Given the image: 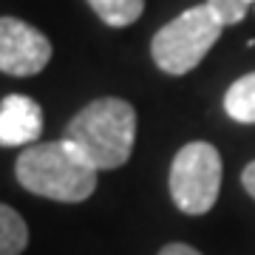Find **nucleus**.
I'll list each match as a JSON object with an SVG mask.
<instances>
[{"mask_svg":"<svg viewBox=\"0 0 255 255\" xmlns=\"http://www.w3.org/2000/svg\"><path fill=\"white\" fill-rule=\"evenodd\" d=\"M207 6H213L216 9V14H219L221 20H224V26H236V23H241L247 14V0H207Z\"/></svg>","mask_w":255,"mask_h":255,"instance_id":"10","label":"nucleus"},{"mask_svg":"<svg viewBox=\"0 0 255 255\" xmlns=\"http://www.w3.org/2000/svg\"><path fill=\"white\" fill-rule=\"evenodd\" d=\"M224 164L221 153L210 142H190L173 156L170 164V196L173 204L187 216H204L216 207L221 190Z\"/></svg>","mask_w":255,"mask_h":255,"instance_id":"4","label":"nucleus"},{"mask_svg":"<svg viewBox=\"0 0 255 255\" xmlns=\"http://www.w3.org/2000/svg\"><path fill=\"white\" fill-rule=\"evenodd\" d=\"M65 139L82 150L97 170H117L130 159L136 139V111L119 97L88 102L65 128Z\"/></svg>","mask_w":255,"mask_h":255,"instance_id":"2","label":"nucleus"},{"mask_svg":"<svg viewBox=\"0 0 255 255\" xmlns=\"http://www.w3.org/2000/svg\"><path fill=\"white\" fill-rule=\"evenodd\" d=\"M241 184H244V190L255 199V162H250L244 167V173H241Z\"/></svg>","mask_w":255,"mask_h":255,"instance_id":"12","label":"nucleus"},{"mask_svg":"<svg viewBox=\"0 0 255 255\" xmlns=\"http://www.w3.org/2000/svg\"><path fill=\"white\" fill-rule=\"evenodd\" d=\"M97 167L68 139L28 145L17 156L14 176L34 196L65 204H80L97 190Z\"/></svg>","mask_w":255,"mask_h":255,"instance_id":"1","label":"nucleus"},{"mask_svg":"<svg viewBox=\"0 0 255 255\" xmlns=\"http://www.w3.org/2000/svg\"><path fill=\"white\" fill-rule=\"evenodd\" d=\"M253 3H255V0H247V6H253Z\"/></svg>","mask_w":255,"mask_h":255,"instance_id":"13","label":"nucleus"},{"mask_svg":"<svg viewBox=\"0 0 255 255\" xmlns=\"http://www.w3.org/2000/svg\"><path fill=\"white\" fill-rule=\"evenodd\" d=\"M51 60V40L26 20L0 17V71L34 77Z\"/></svg>","mask_w":255,"mask_h":255,"instance_id":"5","label":"nucleus"},{"mask_svg":"<svg viewBox=\"0 0 255 255\" xmlns=\"http://www.w3.org/2000/svg\"><path fill=\"white\" fill-rule=\"evenodd\" d=\"M221 28H224V20L216 14L213 6L207 3L190 6L153 34L150 40L153 63L173 77L190 74L210 54V48L219 43Z\"/></svg>","mask_w":255,"mask_h":255,"instance_id":"3","label":"nucleus"},{"mask_svg":"<svg viewBox=\"0 0 255 255\" xmlns=\"http://www.w3.org/2000/svg\"><path fill=\"white\" fill-rule=\"evenodd\" d=\"M28 247V224L14 207L0 204V255H20Z\"/></svg>","mask_w":255,"mask_h":255,"instance_id":"8","label":"nucleus"},{"mask_svg":"<svg viewBox=\"0 0 255 255\" xmlns=\"http://www.w3.org/2000/svg\"><path fill=\"white\" fill-rule=\"evenodd\" d=\"M43 133V108L26 94H9L0 102V145L28 147Z\"/></svg>","mask_w":255,"mask_h":255,"instance_id":"6","label":"nucleus"},{"mask_svg":"<svg viewBox=\"0 0 255 255\" xmlns=\"http://www.w3.org/2000/svg\"><path fill=\"white\" fill-rule=\"evenodd\" d=\"M159 255H201L196 247L190 244H182V241H176V244H164L162 250H159Z\"/></svg>","mask_w":255,"mask_h":255,"instance_id":"11","label":"nucleus"},{"mask_svg":"<svg viewBox=\"0 0 255 255\" xmlns=\"http://www.w3.org/2000/svg\"><path fill=\"white\" fill-rule=\"evenodd\" d=\"M224 111L241 125H255V71L238 77L224 94Z\"/></svg>","mask_w":255,"mask_h":255,"instance_id":"7","label":"nucleus"},{"mask_svg":"<svg viewBox=\"0 0 255 255\" xmlns=\"http://www.w3.org/2000/svg\"><path fill=\"white\" fill-rule=\"evenodd\" d=\"M88 6L97 11V17L105 26L125 28L136 23L145 11V0H88Z\"/></svg>","mask_w":255,"mask_h":255,"instance_id":"9","label":"nucleus"}]
</instances>
